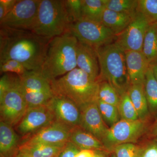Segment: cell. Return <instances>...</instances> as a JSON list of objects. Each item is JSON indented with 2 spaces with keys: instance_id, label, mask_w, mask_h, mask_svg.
Wrapping results in <instances>:
<instances>
[{
  "instance_id": "cell-43",
  "label": "cell",
  "mask_w": 157,
  "mask_h": 157,
  "mask_svg": "<svg viewBox=\"0 0 157 157\" xmlns=\"http://www.w3.org/2000/svg\"><path fill=\"white\" fill-rule=\"evenodd\" d=\"M154 139H155V140H156V141L157 142V137H155V138H154Z\"/></svg>"
},
{
  "instance_id": "cell-19",
  "label": "cell",
  "mask_w": 157,
  "mask_h": 157,
  "mask_svg": "<svg viewBox=\"0 0 157 157\" xmlns=\"http://www.w3.org/2000/svg\"><path fill=\"white\" fill-rule=\"evenodd\" d=\"M128 93L137 111L139 119L148 124L151 122L153 123L154 120L149 111L144 85L131 84Z\"/></svg>"
},
{
  "instance_id": "cell-5",
  "label": "cell",
  "mask_w": 157,
  "mask_h": 157,
  "mask_svg": "<svg viewBox=\"0 0 157 157\" xmlns=\"http://www.w3.org/2000/svg\"><path fill=\"white\" fill-rule=\"evenodd\" d=\"M28 109L21 89L19 76L4 73L0 79L1 121L15 127Z\"/></svg>"
},
{
  "instance_id": "cell-6",
  "label": "cell",
  "mask_w": 157,
  "mask_h": 157,
  "mask_svg": "<svg viewBox=\"0 0 157 157\" xmlns=\"http://www.w3.org/2000/svg\"><path fill=\"white\" fill-rule=\"evenodd\" d=\"M64 0H40L35 33L52 39L68 31L70 24Z\"/></svg>"
},
{
  "instance_id": "cell-29",
  "label": "cell",
  "mask_w": 157,
  "mask_h": 157,
  "mask_svg": "<svg viewBox=\"0 0 157 157\" xmlns=\"http://www.w3.org/2000/svg\"><path fill=\"white\" fill-rule=\"evenodd\" d=\"M137 12L143 15L150 25L157 24V0H138Z\"/></svg>"
},
{
  "instance_id": "cell-30",
  "label": "cell",
  "mask_w": 157,
  "mask_h": 157,
  "mask_svg": "<svg viewBox=\"0 0 157 157\" xmlns=\"http://www.w3.org/2000/svg\"><path fill=\"white\" fill-rule=\"evenodd\" d=\"M99 100L104 103L117 107L121 96L106 81L99 82Z\"/></svg>"
},
{
  "instance_id": "cell-24",
  "label": "cell",
  "mask_w": 157,
  "mask_h": 157,
  "mask_svg": "<svg viewBox=\"0 0 157 157\" xmlns=\"http://www.w3.org/2000/svg\"><path fill=\"white\" fill-rule=\"evenodd\" d=\"M141 52L150 66L157 63V24L149 26Z\"/></svg>"
},
{
  "instance_id": "cell-25",
  "label": "cell",
  "mask_w": 157,
  "mask_h": 157,
  "mask_svg": "<svg viewBox=\"0 0 157 157\" xmlns=\"http://www.w3.org/2000/svg\"><path fill=\"white\" fill-rule=\"evenodd\" d=\"M105 0H82L81 19L101 22Z\"/></svg>"
},
{
  "instance_id": "cell-37",
  "label": "cell",
  "mask_w": 157,
  "mask_h": 157,
  "mask_svg": "<svg viewBox=\"0 0 157 157\" xmlns=\"http://www.w3.org/2000/svg\"><path fill=\"white\" fill-rule=\"evenodd\" d=\"M147 135L151 138H155L157 137V118L150 126Z\"/></svg>"
},
{
  "instance_id": "cell-36",
  "label": "cell",
  "mask_w": 157,
  "mask_h": 157,
  "mask_svg": "<svg viewBox=\"0 0 157 157\" xmlns=\"http://www.w3.org/2000/svg\"><path fill=\"white\" fill-rule=\"evenodd\" d=\"M18 1V0H0V5L4 8L6 15L13 9Z\"/></svg>"
},
{
  "instance_id": "cell-17",
  "label": "cell",
  "mask_w": 157,
  "mask_h": 157,
  "mask_svg": "<svg viewBox=\"0 0 157 157\" xmlns=\"http://www.w3.org/2000/svg\"><path fill=\"white\" fill-rule=\"evenodd\" d=\"M125 52L126 64L131 84H144L147 72L149 68L147 60L142 52Z\"/></svg>"
},
{
  "instance_id": "cell-38",
  "label": "cell",
  "mask_w": 157,
  "mask_h": 157,
  "mask_svg": "<svg viewBox=\"0 0 157 157\" xmlns=\"http://www.w3.org/2000/svg\"><path fill=\"white\" fill-rule=\"evenodd\" d=\"M94 151L90 150H81L75 157H94Z\"/></svg>"
},
{
  "instance_id": "cell-14",
  "label": "cell",
  "mask_w": 157,
  "mask_h": 157,
  "mask_svg": "<svg viewBox=\"0 0 157 157\" xmlns=\"http://www.w3.org/2000/svg\"><path fill=\"white\" fill-rule=\"evenodd\" d=\"M46 106L52 113L56 121L72 128L80 126L81 110L73 101L53 95Z\"/></svg>"
},
{
  "instance_id": "cell-3",
  "label": "cell",
  "mask_w": 157,
  "mask_h": 157,
  "mask_svg": "<svg viewBox=\"0 0 157 157\" xmlns=\"http://www.w3.org/2000/svg\"><path fill=\"white\" fill-rule=\"evenodd\" d=\"M54 95L73 101L79 109L97 103L99 97V82L76 68L59 78L50 82Z\"/></svg>"
},
{
  "instance_id": "cell-13",
  "label": "cell",
  "mask_w": 157,
  "mask_h": 157,
  "mask_svg": "<svg viewBox=\"0 0 157 157\" xmlns=\"http://www.w3.org/2000/svg\"><path fill=\"white\" fill-rule=\"evenodd\" d=\"M73 128L59 122H54L48 126L27 137H21V144H44L63 145L69 140Z\"/></svg>"
},
{
  "instance_id": "cell-40",
  "label": "cell",
  "mask_w": 157,
  "mask_h": 157,
  "mask_svg": "<svg viewBox=\"0 0 157 157\" xmlns=\"http://www.w3.org/2000/svg\"><path fill=\"white\" fill-rule=\"evenodd\" d=\"M150 67L151 69L154 77L157 82V63L150 65Z\"/></svg>"
},
{
  "instance_id": "cell-16",
  "label": "cell",
  "mask_w": 157,
  "mask_h": 157,
  "mask_svg": "<svg viewBox=\"0 0 157 157\" xmlns=\"http://www.w3.org/2000/svg\"><path fill=\"white\" fill-rule=\"evenodd\" d=\"M76 62L77 68L86 73L93 80L98 81L100 75V65L94 48L78 41Z\"/></svg>"
},
{
  "instance_id": "cell-18",
  "label": "cell",
  "mask_w": 157,
  "mask_h": 157,
  "mask_svg": "<svg viewBox=\"0 0 157 157\" xmlns=\"http://www.w3.org/2000/svg\"><path fill=\"white\" fill-rule=\"evenodd\" d=\"M21 140L13 127L0 121V157H16Z\"/></svg>"
},
{
  "instance_id": "cell-2",
  "label": "cell",
  "mask_w": 157,
  "mask_h": 157,
  "mask_svg": "<svg viewBox=\"0 0 157 157\" xmlns=\"http://www.w3.org/2000/svg\"><path fill=\"white\" fill-rule=\"evenodd\" d=\"M78 43L69 31L52 38L41 70L42 76L51 81L77 68Z\"/></svg>"
},
{
  "instance_id": "cell-26",
  "label": "cell",
  "mask_w": 157,
  "mask_h": 157,
  "mask_svg": "<svg viewBox=\"0 0 157 157\" xmlns=\"http://www.w3.org/2000/svg\"><path fill=\"white\" fill-rule=\"evenodd\" d=\"M138 0H105L106 9L135 16L137 13Z\"/></svg>"
},
{
  "instance_id": "cell-27",
  "label": "cell",
  "mask_w": 157,
  "mask_h": 157,
  "mask_svg": "<svg viewBox=\"0 0 157 157\" xmlns=\"http://www.w3.org/2000/svg\"><path fill=\"white\" fill-rule=\"evenodd\" d=\"M97 105L103 121L108 128H111L121 120L117 107L104 103L99 99Z\"/></svg>"
},
{
  "instance_id": "cell-33",
  "label": "cell",
  "mask_w": 157,
  "mask_h": 157,
  "mask_svg": "<svg viewBox=\"0 0 157 157\" xmlns=\"http://www.w3.org/2000/svg\"><path fill=\"white\" fill-rule=\"evenodd\" d=\"M28 71L23 65L13 59L0 61V71L1 73H14L18 76H21Z\"/></svg>"
},
{
  "instance_id": "cell-23",
  "label": "cell",
  "mask_w": 157,
  "mask_h": 157,
  "mask_svg": "<svg viewBox=\"0 0 157 157\" xmlns=\"http://www.w3.org/2000/svg\"><path fill=\"white\" fill-rule=\"evenodd\" d=\"M144 88L149 111L155 120L157 118V82L150 67L147 72Z\"/></svg>"
},
{
  "instance_id": "cell-8",
  "label": "cell",
  "mask_w": 157,
  "mask_h": 157,
  "mask_svg": "<svg viewBox=\"0 0 157 157\" xmlns=\"http://www.w3.org/2000/svg\"><path fill=\"white\" fill-rule=\"evenodd\" d=\"M151 124L140 120L128 121L121 120L109 128L102 139L106 150L112 153L116 147L126 143H135L148 132Z\"/></svg>"
},
{
  "instance_id": "cell-1",
  "label": "cell",
  "mask_w": 157,
  "mask_h": 157,
  "mask_svg": "<svg viewBox=\"0 0 157 157\" xmlns=\"http://www.w3.org/2000/svg\"><path fill=\"white\" fill-rule=\"evenodd\" d=\"M51 39L32 31L1 26L0 61L14 60L28 71L41 73Z\"/></svg>"
},
{
  "instance_id": "cell-28",
  "label": "cell",
  "mask_w": 157,
  "mask_h": 157,
  "mask_svg": "<svg viewBox=\"0 0 157 157\" xmlns=\"http://www.w3.org/2000/svg\"><path fill=\"white\" fill-rule=\"evenodd\" d=\"M117 108L121 120L128 121L139 120L137 111L128 92L121 96Z\"/></svg>"
},
{
  "instance_id": "cell-7",
  "label": "cell",
  "mask_w": 157,
  "mask_h": 157,
  "mask_svg": "<svg viewBox=\"0 0 157 157\" xmlns=\"http://www.w3.org/2000/svg\"><path fill=\"white\" fill-rule=\"evenodd\" d=\"M68 31L79 42L94 48L113 43L116 36L101 22L81 19L70 24Z\"/></svg>"
},
{
  "instance_id": "cell-10",
  "label": "cell",
  "mask_w": 157,
  "mask_h": 157,
  "mask_svg": "<svg viewBox=\"0 0 157 157\" xmlns=\"http://www.w3.org/2000/svg\"><path fill=\"white\" fill-rule=\"evenodd\" d=\"M40 0H18L6 17L1 26L33 31L36 21Z\"/></svg>"
},
{
  "instance_id": "cell-39",
  "label": "cell",
  "mask_w": 157,
  "mask_h": 157,
  "mask_svg": "<svg viewBox=\"0 0 157 157\" xmlns=\"http://www.w3.org/2000/svg\"><path fill=\"white\" fill-rule=\"evenodd\" d=\"M112 153L104 150H97L94 151V157H110Z\"/></svg>"
},
{
  "instance_id": "cell-31",
  "label": "cell",
  "mask_w": 157,
  "mask_h": 157,
  "mask_svg": "<svg viewBox=\"0 0 157 157\" xmlns=\"http://www.w3.org/2000/svg\"><path fill=\"white\" fill-rule=\"evenodd\" d=\"M141 149L135 143H126L116 147L113 152L116 157H139Z\"/></svg>"
},
{
  "instance_id": "cell-42",
  "label": "cell",
  "mask_w": 157,
  "mask_h": 157,
  "mask_svg": "<svg viewBox=\"0 0 157 157\" xmlns=\"http://www.w3.org/2000/svg\"><path fill=\"white\" fill-rule=\"evenodd\" d=\"M15 157H26L23 156H22V155H17V156H16Z\"/></svg>"
},
{
  "instance_id": "cell-21",
  "label": "cell",
  "mask_w": 157,
  "mask_h": 157,
  "mask_svg": "<svg viewBox=\"0 0 157 157\" xmlns=\"http://www.w3.org/2000/svg\"><path fill=\"white\" fill-rule=\"evenodd\" d=\"M69 140L81 150H106L101 140L80 127L71 130Z\"/></svg>"
},
{
  "instance_id": "cell-9",
  "label": "cell",
  "mask_w": 157,
  "mask_h": 157,
  "mask_svg": "<svg viewBox=\"0 0 157 157\" xmlns=\"http://www.w3.org/2000/svg\"><path fill=\"white\" fill-rule=\"evenodd\" d=\"M19 77L21 89L28 108L46 105L53 97L51 81L41 73L27 71Z\"/></svg>"
},
{
  "instance_id": "cell-4",
  "label": "cell",
  "mask_w": 157,
  "mask_h": 157,
  "mask_svg": "<svg viewBox=\"0 0 157 157\" xmlns=\"http://www.w3.org/2000/svg\"><path fill=\"white\" fill-rule=\"evenodd\" d=\"M100 65L98 82L106 81L120 96L128 92L131 82L125 52L114 42L96 49Z\"/></svg>"
},
{
  "instance_id": "cell-32",
  "label": "cell",
  "mask_w": 157,
  "mask_h": 157,
  "mask_svg": "<svg viewBox=\"0 0 157 157\" xmlns=\"http://www.w3.org/2000/svg\"><path fill=\"white\" fill-rule=\"evenodd\" d=\"M65 4L70 23L81 19L82 0H65Z\"/></svg>"
},
{
  "instance_id": "cell-15",
  "label": "cell",
  "mask_w": 157,
  "mask_h": 157,
  "mask_svg": "<svg viewBox=\"0 0 157 157\" xmlns=\"http://www.w3.org/2000/svg\"><path fill=\"white\" fill-rule=\"evenodd\" d=\"M80 127L102 141L108 127L103 121L97 103H92L80 109Z\"/></svg>"
},
{
  "instance_id": "cell-44",
  "label": "cell",
  "mask_w": 157,
  "mask_h": 157,
  "mask_svg": "<svg viewBox=\"0 0 157 157\" xmlns=\"http://www.w3.org/2000/svg\"><path fill=\"white\" fill-rule=\"evenodd\" d=\"M58 156H57L53 157H58Z\"/></svg>"
},
{
  "instance_id": "cell-22",
  "label": "cell",
  "mask_w": 157,
  "mask_h": 157,
  "mask_svg": "<svg viewBox=\"0 0 157 157\" xmlns=\"http://www.w3.org/2000/svg\"><path fill=\"white\" fill-rule=\"evenodd\" d=\"M135 16L119 13L106 8L102 15L101 23L117 36L126 29Z\"/></svg>"
},
{
  "instance_id": "cell-34",
  "label": "cell",
  "mask_w": 157,
  "mask_h": 157,
  "mask_svg": "<svg viewBox=\"0 0 157 157\" xmlns=\"http://www.w3.org/2000/svg\"><path fill=\"white\" fill-rule=\"evenodd\" d=\"M139 157H157V142L154 138L141 146Z\"/></svg>"
},
{
  "instance_id": "cell-20",
  "label": "cell",
  "mask_w": 157,
  "mask_h": 157,
  "mask_svg": "<svg viewBox=\"0 0 157 157\" xmlns=\"http://www.w3.org/2000/svg\"><path fill=\"white\" fill-rule=\"evenodd\" d=\"M65 145L44 144H21L17 155L26 157L57 156Z\"/></svg>"
},
{
  "instance_id": "cell-12",
  "label": "cell",
  "mask_w": 157,
  "mask_h": 157,
  "mask_svg": "<svg viewBox=\"0 0 157 157\" xmlns=\"http://www.w3.org/2000/svg\"><path fill=\"white\" fill-rule=\"evenodd\" d=\"M54 116L45 105L29 107L20 121L15 127L22 137H27L55 121Z\"/></svg>"
},
{
  "instance_id": "cell-35",
  "label": "cell",
  "mask_w": 157,
  "mask_h": 157,
  "mask_svg": "<svg viewBox=\"0 0 157 157\" xmlns=\"http://www.w3.org/2000/svg\"><path fill=\"white\" fill-rule=\"evenodd\" d=\"M81 151L74 144L69 140L65 144L58 157H75Z\"/></svg>"
},
{
  "instance_id": "cell-11",
  "label": "cell",
  "mask_w": 157,
  "mask_h": 157,
  "mask_svg": "<svg viewBox=\"0 0 157 157\" xmlns=\"http://www.w3.org/2000/svg\"><path fill=\"white\" fill-rule=\"evenodd\" d=\"M149 25L143 15L137 12L126 29L116 36L114 43L124 52H141L144 37Z\"/></svg>"
},
{
  "instance_id": "cell-41",
  "label": "cell",
  "mask_w": 157,
  "mask_h": 157,
  "mask_svg": "<svg viewBox=\"0 0 157 157\" xmlns=\"http://www.w3.org/2000/svg\"><path fill=\"white\" fill-rule=\"evenodd\" d=\"M110 157H116L115 155L114 154V153L112 152V153H111Z\"/></svg>"
}]
</instances>
